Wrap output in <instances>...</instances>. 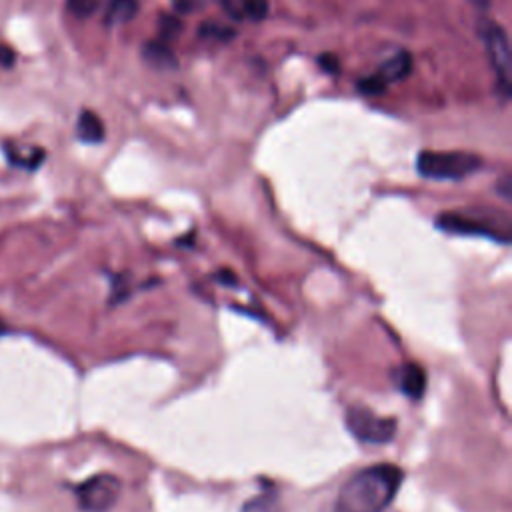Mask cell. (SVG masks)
<instances>
[{"mask_svg":"<svg viewBox=\"0 0 512 512\" xmlns=\"http://www.w3.org/2000/svg\"><path fill=\"white\" fill-rule=\"evenodd\" d=\"M402 484L394 464H372L352 474L340 488L332 512H384Z\"/></svg>","mask_w":512,"mask_h":512,"instance_id":"6da1fadb","label":"cell"},{"mask_svg":"<svg viewBox=\"0 0 512 512\" xmlns=\"http://www.w3.org/2000/svg\"><path fill=\"white\" fill-rule=\"evenodd\" d=\"M436 226L448 234L480 236L502 244L510 242V222L502 214L492 212H442Z\"/></svg>","mask_w":512,"mask_h":512,"instance_id":"7a4b0ae2","label":"cell"},{"mask_svg":"<svg viewBox=\"0 0 512 512\" xmlns=\"http://www.w3.org/2000/svg\"><path fill=\"white\" fill-rule=\"evenodd\" d=\"M482 166V158L462 150H424L416 158V168L430 180H462Z\"/></svg>","mask_w":512,"mask_h":512,"instance_id":"3957f363","label":"cell"},{"mask_svg":"<svg viewBox=\"0 0 512 512\" xmlns=\"http://www.w3.org/2000/svg\"><path fill=\"white\" fill-rule=\"evenodd\" d=\"M480 36L486 46V54L492 66V72L496 76L498 88L504 96L510 94V84H512V52H510V42L506 30L496 24V22H486L480 28Z\"/></svg>","mask_w":512,"mask_h":512,"instance_id":"277c9868","label":"cell"},{"mask_svg":"<svg viewBox=\"0 0 512 512\" xmlns=\"http://www.w3.org/2000/svg\"><path fill=\"white\" fill-rule=\"evenodd\" d=\"M122 492V482L114 474H96L74 488L78 508L84 512H108Z\"/></svg>","mask_w":512,"mask_h":512,"instance_id":"5b68a950","label":"cell"},{"mask_svg":"<svg viewBox=\"0 0 512 512\" xmlns=\"http://www.w3.org/2000/svg\"><path fill=\"white\" fill-rule=\"evenodd\" d=\"M346 426L354 438L366 444L390 442L396 434V420L374 414L370 408L350 406L346 410Z\"/></svg>","mask_w":512,"mask_h":512,"instance_id":"8992f818","label":"cell"},{"mask_svg":"<svg viewBox=\"0 0 512 512\" xmlns=\"http://www.w3.org/2000/svg\"><path fill=\"white\" fill-rule=\"evenodd\" d=\"M394 380H396V386L402 394H406L408 398H420L426 390V372L420 364L416 362H406L402 366L396 368L394 372Z\"/></svg>","mask_w":512,"mask_h":512,"instance_id":"52a82bcc","label":"cell"},{"mask_svg":"<svg viewBox=\"0 0 512 512\" xmlns=\"http://www.w3.org/2000/svg\"><path fill=\"white\" fill-rule=\"evenodd\" d=\"M142 58L146 60L148 66L156 68V70H172L178 66L174 54L170 52V48L160 42V40H152V42H146L142 46Z\"/></svg>","mask_w":512,"mask_h":512,"instance_id":"ba28073f","label":"cell"},{"mask_svg":"<svg viewBox=\"0 0 512 512\" xmlns=\"http://www.w3.org/2000/svg\"><path fill=\"white\" fill-rule=\"evenodd\" d=\"M410 72H412V56H410V52H404V50H402V52L394 54L392 58H388L376 74H378L386 84H390V82H396V80L406 78Z\"/></svg>","mask_w":512,"mask_h":512,"instance_id":"9c48e42d","label":"cell"},{"mask_svg":"<svg viewBox=\"0 0 512 512\" xmlns=\"http://www.w3.org/2000/svg\"><path fill=\"white\" fill-rule=\"evenodd\" d=\"M76 134L82 142L88 144H98L104 140V124L100 120L98 114H94L92 110H82V114L78 116L76 122Z\"/></svg>","mask_w":512,"mask_h":512,"instance_id":"30bf717a","label":"cell"},{"mask_svg":"<svg viewBox=\"0 0 512 512\" xmlns=\"http://www.w3.org/2000/svg\"><path fill=\"white\" fill-rule=\"evenodd\" d=\"M138 12V0H112L106 10V24L116 26L134 18Z\"/></svg>","mask_w":512,"mask_h":512,"instance_id":"8fae6325","label":"cell"},{"mask_svg":"<svg viewBox=\"0 0 512 512\" xmlns=\"http://www.w3.org/2000/svg\"><path fill=\"white\" fill-rule=\"evenodd\" d=\"M6 152H8L10 162L24 166V168H34L42 162V150H36V148L28 150V152H16L14 148H6Z\"/></svg>","mask_w":512,"mask_h":512,"instance_id":"7c38bea8","label":"cell"},{"mask_svg":"<svg viewBox=\"0 0 512 512\" xmlns=\"http://www.w3.org/2000/svg\"><path fill=\"white\" fill-rule=\"evenodd\" d=\"M386 86H388V84H386L378 74H374V76L362 78L360 84H358V90H360L362 94H368V96H378V94H382V92L386 90Z\"/></svg>","mask_w":512,"mask_h":512,"instance_id":"4fadbf2b","label":"cell"},{"mask_svg":"<svg viewBox=\"0 0 512 512\" xmlns=\"http://www.w3.org/2000/svg\"><path fill=\"white\" fill-rule=\"evenodd\" d=\"M242 12L252 20H262L268 14V0H242Z\"/></svg>","mask_w":512,"mask_h":512,"instance_id":"5bb4252c","label":"cell"},{"mask_svg":"<svg viewBox=\"0 0 512 512\" xmlns=\"http://www.w3.org/2000/svg\"><path fill=\"white\" fill-rule=\"evenodd\" d=\"M68 8L70 12H74L76 16H90L96 8V0H68Z\"/></svg>","mask_w":512,"mask_h":512,"instance_id":"9a60e30c","label":"cell"},{"mask_svg":"<svg viewBox=\"0 0 512 512\" xmlns=\"http://www.w3.org/2000/svg\"><path fill=\"white\" fill-rule=\"evenodd\" d=\"M318 66H320L322 70L334 74V72H338V58H336L334 54H322V56L318 58Z\"/></svg>","mask_w":512,"mask_h":512,"instance_id":"2e32d148","label":"cell"},{"mask_svg":"<svg viewBox=\"0 0 512 512\" xmlns=\"http://www.w3.org/2000/svg\"><path fill=\"white\" fill-rule=\"evenodd\" d=\"M202 34L206 36H216V38H220V40H224V38H228V36H232V30H228V28H222V26H212V24H208V26H204L202 28Z\"/></svg>","mask_w":512,"mask_h":512,"instance_id":"e0dca14e","label":"cell"},{"mask_svg":"<svg viewBox=\"0 0 512 512\" xmlns=\"http://www.w3.org/2000/svg\"><path fill=\"white\" fill-rule=\"evenodd\" d=\"M12 62H14L12 48L0 42V66H12Z\"/></svg>","mask_w":512,"mask_h":512,"instance_id":"ac0fdd59","label":"cell"},{"mask_svg":"<svg viewBox=\"0 0 512 512\" xmlns=\"http://www.w3.org/2000/svg\"><path fill=\"white\" fill-rule=\"evenodd\" d=\"M160 28H162V34H164V36H170L174 30L180 28V22H178L176 18H164L162 24H160Z\"/></svg>","mask_w":512,"mask_h":512,"instance_id":"d6986e66","label":"cell"},{"mask_svg":"<svg viewBox=\"0 0 512 512\" xmlns=\"http://www.w3.org/2000/svg\"><path fill=\"white\" fill-rule=\"evenodd\" d=\"M174 6H176V10L186 12L192 8V0H174Z\"/></svg>","mask_w":512,"mask_h":512,"instance_id":"ffe728a7","label":"cell"},{"mask_svg":"<svg viewBox=\"0 0 512 512\" xmlns=\"http://www.w3.org/2000/svg\"><path fill=\"white\" fill-rule=\"evenodd\" d=\"M472 4H476V6H480V8H486L488 4H490V0H470Z\"/></svg>","mask_w":512,"mask_h":512,"instance_id":"44dd1931","label":"cell"},{"mask_svg":"<svg viewBox=\"0 0 512 512\" xmlns=\"http://www.w3.org/2000/svg\"><path fill=\"white\" fill-rule=\"evenodd\" d=\"M4 332H6V326H4V324H2V322H0V336H2V334H4Z\"/></svg>","mask_w":512,"mask_h":512,"instance_id":"7402d4cb","label":"cell"}]
</instances>
